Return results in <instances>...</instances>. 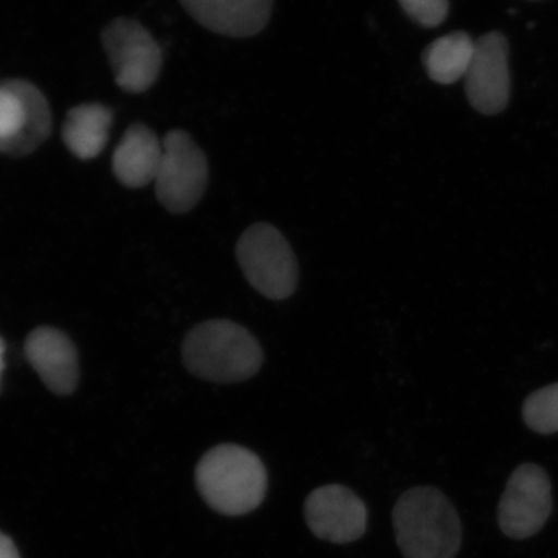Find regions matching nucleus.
I'll use <instances>...</instances> for the list:
<instances>
[{
  "label": "nucleus",
  "instance_id": "1",
  "mask_svg": "<svg viewBox=\"0 0 558 558\" xmlns=\"http://www.w3.org/2000/svg\"><path fill=\"white\" fill-rule=\"evenodd\" d=\"M182 359L185 368L202 380L238 384L258 373L264 354L244 326L230 319H208L186 333Z\"/></svg>",
  "mask_w": 558,
  "mask_h": 558
},
{
  "label": "nucleus",
  "instance_id": "2",
  "mask_svg": "<svg viewBox=\"0 0 558 558\" xmlns=\"http://www.w3.org/2000/svg\"><path fill=\"white\" fill-rule=\"evenodd\" d=\"M392 524L405 558H454L461 549V519L438 488L407 490L392 510Z\"/></svg>",
  "mask_w": 558,
  "mask_h": 558
},
{
  "label": "nucleus",
  "instance_id": "3",
  "mask_svg": "<svg viewBox=\"0 0 558 558\" xmlns=\"http://www.w3.org/2000/svg\"><path fill=\"white\" fill-rule=\"evenodd\" d=\"M269 476L258 454L220 444L201 458L196 486L209 508L227 517L247 515L263 505Z\"/></svg>",
  "mask_w": 558,
  "mask_h": 558
},
{
  "label": "nucleus",
  "instance_id": "4",
  "mask_svg": "<svg viewBox=\"0 0 558 558\" xmlns=\"http://www.w3.org/2000/svg\"><path fill=\"white\" fill-rule=\"evenodd\" d=\"M238 263L253 289L281 301L299 288V263L284 234L270 223H255L236 245Z\"/></svg>",
  "mask_w": 558,
  "mask_h": 558
},
{
  "label": "nucleus",
  "instance_id": "5",
  "mask_svg": "<svg viewBox=\"0 0 558 558\" xmlns=\"http://www.w3.org/2000/svg\"><path fill=\"white\" fill-rule=\"evenodd\" d=\"M157 199L168 211L182 215L196 207L207 190L208 161L185 131H171L161 140L156 180Z\"/></svg>",
  "mask_w": 558,
  "mask_h": 558
},
{
  "label": "nucleus",
  "instance_id": "6",
  "mask_svg": "<svg viewBox=\"0 0 558 558\" xmlns=\"http://www.w3.org/2000/svg\"><path fill=\"white\" fill-rule=\"evenodd\" d=\"M101 43L117 84L124 92L143 94L159 78L163 53L140 22L130 17L110 22L102 31Z\"/></svg>",
  "mask_w": 558,
  "mask_h": 558
},
{
  "label": "nucleus",
  "instance_id": "7",
  "mask_svg": "<svg viewBox=\"0 0 558 558\" xmlns=\"http://www.w3.org/2000/svg\"><path fill=\"white\" fill-rule=\"evenodd\" d=\"M51 130L49 102L27 81L0 84V154L21 157L38 149Z\"/></svg>",
  "mask_w": 558,
  "mask_h": 558
},
{
  "label": "nucleus",
  "instance_id": "8",
  "mask_svg": "<svg viewBox=\"0 0 558 558\" xmlns=\"http://www.w3.org/2000/svg\"><path fill=\"white\" fill-rule=\"evenodd\" d=\"M553 509L548 473L537 464H521L499 499L498 524L506 537L531 538L545 527Z\"/></svg>",
  "mask_w": 558,
  "mask_h": 558
},
{
  "label": "nucleus",
  "instance_id": "9",
  "mask_svg": "<svg viewBox=\"0 0 558 558\" xmlns=\"http://www.w3.org/2000/svg\"><path fill=\"white\" fill-rule=\"evenodd\" d=\"M465 80V94L472 108L484 116H497L509 105V44L499 32L475 40V53Z\"/></svg>",
  "mask_w": 558,
  "mask_h": 558
},
{
  "label": "nucleus",
  "instance_id": "10",
  "mask_svg": "<svg viewBox=\"0 0 558 558\" xmlns=\"http://www.w3.org/2000/svg\"><path fill=\"white\" fill-rule=\"evenodd\" d=\"M304 517L315 537L336 545L362 538L368 526L365 502L340 484L315 488L304 502Z\"/></svg>",
  "mask_w": 558,
  "mask_h": 558
},
{
  "label": "nucleus",
  "instance_id": "11",
  "mask_svg": "<svg viewBox=\"0 0 558 558\" xmlns=\"http://www.w3.org/2000/svg\"><path fill=\"white\" fill-rule=\"evenodd\" d=\"M202 27L231 38H250L269 24L274 0H180Z\"/></svg>",
  "mask_w": 558,
  "mask_h": 558
},
{
  "label": "nucleus",
  "instance_id": "12",
  "mask_svg": "<svg viewBox=\"0 0 558 558\" xmlns=\"http://www.w3.org/2000/svg\"><path fill=\"white\" fill-rule=\"evenodd\" d=\"M25 355L46 387L57 395L75 391L80 379L78 352L61 330L38 328L25 341Z\"/></svg>",
  "mask_w": 558,
  "mask_h": 558
},
{
  "label": "nucleus",
  "instance_id": "13",
  "mask_svg": "<svg viewBox=\"0 0 558 558\" xmlns=\"http://www.w3.org/2000/svg\"><path fill=\"white\" fill-rule=\"evenodd\" d=\"M161 160V142L145 124H132L117 146L112 159L116 178L130 189H143L156 180Z\"/></svg>",
  "mask_w": 558,
  "mask_h": 558
},
{
  "label": "nucleus",
  "instance_id": "14",
  "mask_svg": "<svg viewBox=\"0 0 558 558\" xmlns=\"http://www.w3.org/2000/svg\"><path fill=\"white\" fill-rule=\"evenodd\" d=\"M112 120L110 109L97 102L70 110L62 130L65 146L80 159H95L108 145Z\"/></svg>",
  "mask_w": 558,
  "mask_h": 558
},
{
  "label": "nucleus",
  "instance_id": "15",
  "mask_svg": "<svg viewBox=\"0 0 558 558\" xmlns=\"http://www.w3.org/2000/svg\"><path fill=\"white\" fill-rule=\"evenodd\" d=\"M475 53V40L465 32H453L429 44L422 62L429 78L438 84H453L464 78Z\"/></svg>",
  "mask_w": 558,
  "mask_h": 558
},
{
  "label": "nucleus",
  "instance_id": "16",
  "mask_svg": "<svg viewBox=\"0 0 558 558\" xmlns=\"http://www.w3.org/2000/svg\"><path fill=\"white\" fill-rule=\"evenodd\" d=\"M524 424L538 435L558 433V384L532 392L523 405Z\"/></svg>",
  "mask_w": 558,
  "mask_h": 558
},
{
  "label": "nucleus",
  "instance_id": "17",
  "mask_svg": "<svg viewBox=\"0 0 558 558\" xmlns=\"http://www.w3.org/2000/svg\"><path fill=\"white\" fill-rule=\"evenodd\" d=\"M402 10L422 27H438L449 16V0H398Z\"/></svg>",
  "mask_w": 558,
  "mask_h": 558
},
{
  "label": "nucleus",
  "instance_id": "18",
  "mask_svg": "<svg viewBox=\"0 0 558 558\" xmlns=\"http://www.w3.org/2000/svg\"><path fill=\"white\" fill-rule=\"evenodd\" d=\"M0 558H21L20 550L16 549L11 538L0 532Z\"/></svg>",
  "mask_w": 558,
  "mask_h": 558
}]
</instances>
